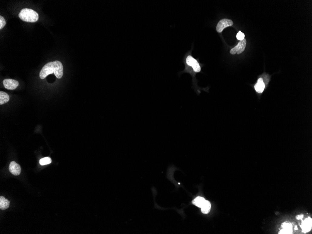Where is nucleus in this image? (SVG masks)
<instances>
[{"instance_id": "obj_1", "label": "nucleus", "mask_w": 312, "mask_h": 234, "mask_svg": "<svg viewBox=\"0 0 312 234\" xmlns=\"http://www.w3.org/2000/svg\"><path fill=\"white\" fill-rule=\"evenodd\" d=\"M54 73L58 79H61L63 75V66L59 61L50 62L44 65L39 73L41 79H44L49 75Z\"/></svg>"}, {"instance_id": "obj_2", "label": "nucleus", "mask_w": 312, "mask_h": 234, "mask_svg": "<svg viewBox=\"0 0 312 234\" xmlns=\"http://www.w3.org/2000/svg\"><path fill=\"white\" fill-rule=\"evenodd\" d=\"M18 16L22 20L30 22H36L39 18L38 14L37 12L33 9L27 8L22 9Z\"/></svg>"}, {"instance_id": "obj_3", "label": "nucleus", "mask_w": 312, "mask_h": 234, "mask_svg": "<svg viewBox=\"0 0 312 234\" xmlns=\"http://www.w3.org/2000/svg\"><path fill=\"white\" fill-rule=\"evenodd\" d=\"M186 63L188 66L192 67L194 73H198L201 72V66L198 61L191 56H188L186 59Z\"/></svg>"}, {"instance_id": "obj_4", "label": "nucleus", "mask_w": 312, "mask_h": 234, "mask_svg": "<svg viewBox=\"0 0 312 234\" xmlns=\"http://www.w3.org/2000/svg\"><path fill=\"white\" fill-rule=\"evenodd\" d=\"M233 25L232 21L227 19H224L219 22L216 26V31L218 32L221 33L224 29L228 27L231 26Z\"/></svg>"}, {"instance_id": "obj_5", "label": "nucleus", "mask_w": 312, "mask_h": 234, "mask_svg": "<svg viewBox=\"0 0 312 234\" xmlns=\"http://www.w3.org/2000/svg\"><path fill=\"white\" fill-rule=\"evenodd\" d=\"M246 46V39H244L239 42L237 46L232 48L230 51V52L233 55H235L236 53L238 54H241L244 51Z\"/></svg>"}, {"instance_id": "obj_6", "label": "nucleus", "mask_w": 312, "mask_h": 234, "mask_svg": "<svg viewBox=\"0 0 312 234\" xmlns=\"http://www.w3.org/2000/svg\"><path fill=\"white\" fill-rule=\"evenodd\" d=\"M3 85L4 88L8 90L15 89L19 85V82L15 79H5L3 81Z\"/></svg>"}, {"instance_id": "obj_7", "label": "nucleus", "mask_w": 312, "mask_h": 234, "mask_svg": "<svg viewBox=\"0 0 312 234\" xmlns=\"http://www.w3.org/2000/svg\"><path fill=\"white\" fill-rule=\"evenodd\" d=\"M265 82L264 79L263 78H259L257 79V82L254 85V89L257 93L258 94H262L264 91L265 89Z\"/></svg>"}, {"instance_id": "obj_8", "label": "nucleus", "mask_w": 312, "mask_h": 234, "mask_svg": "<svg viewBox=\"0 0 312 234\" xmlns=\"http://www.w3.org/2000/svg\"><path fill=\"white\" fill-rule=\"evenodd\" d=\"M300 227L303 233H307L309 232L312 229V218L309 217L308 218L305 219L302 222V224L300 225Z\"/></svg>"}, {"instance_id": "obj_9", "label": "nucleus", "mask_w": 312, "mask_h": 234, "mask_svg": "<svg viewBox=\"0 0 312 234\" xmlns=\"http://www.w3.org/2000/svg\"><path fill=\"white\" fill-rule=\"evenodd\" d=\"M9 170L13 175L18 176L20 175L21 172L20 166L14 161L10 163L9 166Z\"/></svg>"}, {"instance_id": "obj_10", "label": "nucleus", "mask_w": 312, "mask_h": 234, "mask_svg": "<svg viewBox=\"0 0 312 234\" xmlns=\"http://www.w3.org/2000/svg\"><path fill=\"white\" fill-rule=\"evenodd\" d=\"M283 229L280 230L279 234H292V225L291 223L284 222L282 224Z\"/></svg>"}, {"instance_id": "obj_11", "label": "nucleus", "mask_w": 312, "mask_h": 234, "mask_svg": "<svg viewBox=\"0 0 312 234\" xmlns=\"http://www.w3.org/2000/svg\"><path fill=\"white\" fill-rule=\"evenodd\" d=\"M10 202L8 199H6L5 198L2 196L0 197V209H6L9 207Z\"/></svg>"}, {"instance_id": "obj_12", "label": "nucleus", "mask_w": 312, "mask_h": 234, "mask_svg": "<svg viewBox=\"0 0 312 234\" xmlns=\"http://www.w3.org/2000/svg\"><path fill=\"white\" fill-rule=\"evenodd\" d=\"M211 205L208 201H205L201 208V212L204 214H207L210 212Z\"/></svg>"}, {"instance_id": "obj_13", "label": "nucleus", "mask_w": 312, "mask_h": 234, "mask_svg": "<svg viewBox=\"0 0 312 234\" xmlns=\"http://www.w3.org/2000/svg\"><path fill=\"white\" fill-rule=\"evenodd\" d=\"M205 201L206 200L204 198L202 197L198 196L193 200L192 203L195 205L197 207L201 208Z\"/></svg>"}, {"instance_id": "obj_14", "label": "nucleus", "mask_w": 312, "mask_h": 234, "mask_svg": "<svg viewBox=\"0 0 312 234\" xmlns=\"http://www.w3.org/2000/svg\"><path fill=\"white\" fill-rule=\"evenodd\" d=\"M9 100V95L6 93L2 91L0 92V105L7 103Z\"/></svg>"}, {"instance_id": "obj_15", "label": "nucleus", "mask_w": 312, "mask_h": 234, "mask_svg": "<svg viewBox=\"0 0 312 234\" xmlns=\"http://www.w3.org/2000/svg\"><path fill=\"white\" fill-rule=\"evenodd\" d=\"M51 163V159L50 157H45L41 159L39 161V163L41 165H45Z\"/></svg>"}, {"instance_id": "obj_16", "label": "nucleus", "mask_w": 312, "mask_h": 234, "mask_svg": "<svg viewBox=\"0 0 312 234\" xmlns=\"http://www.w3.org/2000/svg\"><path fill=\"white\" fill-rule=\"evenodd\" d=\"M6 24V22L5 19L2 16H0V29L1 30L5 26Z\"/></svg>"}, {"instance_id": "obj_17", "label": "nucleus", "mask_w": 312, "mask_h": 234, "mask_svg": "<svg viewBox=\"0 0 312 234\" xmlns=\"http://www.w3.org/2000/svg\"><path fill=\"white\" fill-rule=\"evenodd\" d=\"M244 33H243V32H242L241 31H239V32H238V33L237 34V38L238 40H240V41L243 40H244Z\"/></svg>"}, {"instance_id": "obj_18", "label": "nucleus", "mask_w": 312, "mask_h": 234, "mask_svg": "<svg viewBox=\"0 0 312 234\" xmlns=\"http://www.w3.org/2000/svg\"><path fill=\"white\" fill-rule=\"evenodd\" d=\"M303 216H304L302 214V215H298V216H296V218L297 220H301V219H303Z\"/></svg>"}, {"instance_id": "obj_19", "label": "nucleus", "mask_w": 312, "mask_h": 234, "mask_svg": "<svg viewBox=\"0 0 312 234\" xmlns=\"http://www.w3.org/2000/svg\"><path fill=\"white\" fill-rule=\"evenodd\" d=\"M295 230H297V229H297V226H295Z\"/></svg>"}]
</instances>
